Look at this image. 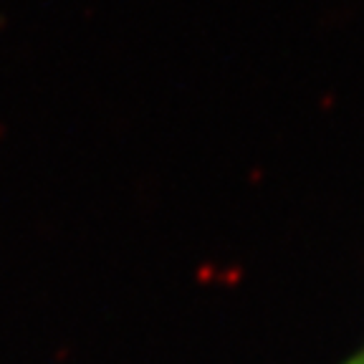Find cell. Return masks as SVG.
<instances>
[{"instance_id": "1", "label": "cell", "mask_w": 364, "mask_h": 364, "mask_svg": "<svg viewBox=\"0 0 364 364\" xmlns=\"http://www.w3.org/2000/svg\"><path fill=\"white\" fill-rule=\"evenodd\" d=\"M344 364H364V352H359L357 357H352L349 362H344Z\"/></svg>"}]
</instances>
